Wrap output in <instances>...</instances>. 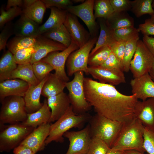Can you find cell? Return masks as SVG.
<instances>
[{"label": "cell", "mask_w": 154, "mask_h": 154, "mask_svg": "<svg viewBox=\"0 0 154 154\" xmlns=\"http://www.w3.org/2000/svg\"><path fill=\"white\" fill-rule=\"evenodd\" d=\"M86 99L97 113L125 124L135 118V108L138 100L135 94L127 95L115 86L84 77Z\"/></svg>", "instance_id": "6da1fadb"}, {"label": "cell", "mask_w": 154, "mask_h": 154, "mask_svg": "<svg viewBox=\"0 0 154 154\" xmlns=\"http://www.w3.org/2000/svg\"><path fill=\"white\" fill-rule=\"evenodd\" d=\"M144 130V127L136 117L123 124L111 148L121 151L135 150L144 153L145 152L143 146Z\"/></svg>", "instance_id": "7a4b0ae2"}, {"label": "cell", "mask_w": 154, "mask_h": 154, "mask_svg": "<svg viewBox=\"0 0 154 154\" xmlns=\"http://www.w3.org/2000/svg\"><path fill=\"white\" fill-rule=\"evenodd\" d=\"M91 117L86 113L76 114L71 105L63 116L54 123L50 124L49 133L45 141L46 145L52 141L63 142L65 133L71 128L81 127Z\"/></svg>", "instance_id": "3957f363"}, {"label": "cell", "mask_w": 154, "mask_h": 154, "mask_svg": "<svg viewBox=\"0 0 154 154\" xmlns=\"http://www.w3.org/2000/svg\"><path fill=\"white\" fill-rule=\"evenodd\" d=\"M90 134L104 142L110 148L113 146L123 124L96 113L90 120Z\"/></svg>", "instance_id": "277c9868"}, {"label": "cell", "mask_w": 154, "mask_h": 154, "mask_svg": "<svg viewBox=\"0 0 154 154\" xmlns=\"http://www.w3.org/2000/svg\"><path fill=\"white\" fill-rule=\"evenodd\" d=\"M0 151L9 152L19 146L35 128L21 123L0 125Z\"/></svg>", "instance_id": "5b68a950"}, {"label": "cell", "mask_w": 154, "mask_h": 154, "mask_svg": "<svg viewBox=\"0 0 154 154\" xmlns=\"http://www.w3.org/2000/svg\"><path fill=\"white\" fill-rule=\"evenodd\" d=\"M1 102L0 125L21 123L26 120L27 113L23 97H8Z\"/></svg>", "instance_id": "8992f818"}, {"label": "cell", "mask_w": 154, "mask_h": 154, "mask_svg": "<svg viewBox=\"0 0 154 154\" xmlns=\"http://www.w3.org/2000/svg\"><path fill=\"white\" fill-rule=\"evenodd\" d=\"M84 72L74 73L73 79L66 82V88L68 91V96L71 105L77 114L86 113L91 106L87 101L84 87Z\"/></svg>", "instance_id": "52a82bcc"}, {"label": "cell", "mask_w": 154, "mask_h": 154, "mask_svg": "<svg viewBox=\"0 0 154 154\" xmlns=\"http://www.w3.org/2000/svg\"><path fill=\"white\" fill-rule=\"evenodd\" d=\"M97 39V37H91L85 44L70 55L66 64L69 76H72L78 71H82L87 74H88L89 58Z\"/></svg>", "instance_id": "ba28073f"}, {"label": "cell", "mask_w": 154, "mask_h": 154, "mask_svg": "<svg viewBox=\"0 0 154 154\" xmlns=\"http://www.w3.org/2000/svg\"><path fill=\"white\" fill-rule=\"evenodd\" d=\"M154 63V57L143 41L139 40L129 67L134 78L149 73Z\"/></svg>", "instance_id": "9c48e42d"}, {"label": "cell", "mask_w": 154, "mask_h": 154, "mask_svg": "<svg viewBox=\"0 0 154 154\" xmlns=\"http://www.w3.org/2000/svg\"><path fill=\"white\" fill-rule=\"evenodd\" d=\"M79 48L72 41L70 45L64 50L52 52L40 61L50 64L55 70L54 73L60 79L67 82L69 78L65 70V65L70 55Z\"/></svg>", "instance_id": "30bf717a"}, {"label": "cell", "mask_w": 154, "mask_h": 154, "mask_svg": "<svg viewBox=\"0 0 154 154\" xmlns=\"http://www.w3.org/2000/svg\"><path fill=\"white\" fill-rule=\"evenodd\" d=\"M63 136L69 142L68 149L65 154H87L92 139L89 124L78 131H68Z\"/></svg>", "instance_id": "8fae6325"}, {"label": "cell", "mask_w": 154, "mask_h": 154, "mask_svg": "<svg viewBox=\"0 0 154 154\" xmlns=\"http://www.w3.org/2000/svg\"><path fill=\"white\" fill-rule=\"evenodd\" d=\"M94 0H86L76 5L68 6V12L80 18L87 27L91 37H96L98 27L94 13Z\"/></svg>", "instance_id": "7c38bea8"}, {"label": "cell", "mask_w": 154, "mask_h": 154, "mask_svg": "<svg viewBox=\"0 0 154 154\" xmlns=\"http://www.w3.org/2000/svg\"><path fill=\"white\" fill-rule=\"evenodd\" d=\"M34 52L30 63L40 61L50 53L55 51H62L67 48L62 44L45 37L42 35L36 38L34 45Z\"/></svg>", "instance_id": "4fadbf2b"}, {"label": "cell", "mask_w": 154, "mask_h": 154, "mask_svg": "<svg viewBox=\"0 0 154 154\" xmlns=\"http://www.w3.org/2000/svg\"><path fill=\"white\" fill-rule=\"evenodd\" d=\"M69 33L72 40L79 48L85 44L91 37L89 32L79 21L77 17L68 12L64 23Z\"/></svg>", "instance_id": "5bb4252c"}, {"label": "cell", "mask_w": 154, "mask_h": 154, "mask_svg": "<svg viewBox=\"0 0 154 154\" xmlns=\"http://www.w3.org/2000/svg\"><path fill=\"white\" fill-rule=\"evenodd\" d=\"M50 126V123H47L35 128L20 145L28 147L35 154L43 150L46 145L45 141L49 135Z\"/></svg>", "instance_id": "9a60e30c"}, {"label": "cell", "mask_w": 154, "mask_h": 154, "mask_svg": "<svg viewBox=\"0 0 154 154\" xmlns=\"http://www.w3.org/2000/svg\"><path fill=\"white\" fill-rule=\"evenodd\" d=\"M88 74L100 82L115 86L126 82L123 72L112 71L100 66H88Z\"/></svg>", "instance_id": "2e32d148"}, {"label": "cell", "mask_w": 154, "mask_h": 154, "mask_svg": "<svg viewBox=\"0 0 154 154\" xmlns=\"http://www.w3.org/2000/svg\"><path fill=\"white\" fill-rule=\"evenodd\" d=\"M132 94L142 101L154 98V82L149 73L134 78L130 82Z\"/></svg>", "instance_id": "e0dca14e"}, {"label": "cell", "mask_w": 154, "mask_h": 154, "mask_svg": "<svg viewBox=\"0 0 154 154\" xmlns=\"http://www.w3.org/2000/svg\"><path fill=\"white\" fill-rule=\"evenodd\" d=\"M135 116L144 127L154 131V98L138 100L135 107Z\"/></svg>", "instance_id": "ac0fdd59"}, {"label": "cell", "mask_w": 154, "mask_h": 154, "mask_svg": "<svg viewBox=\"0 0 154 154\" xmlns=\"http://www.w3.org/2000/svg\"><path fill=\"white\" fill-rule=\"evenodd\" d=\"M29 86L27 82L19 79H11L0 82V102L8 97H23Z\"/></svg>", "instance_id": "d6986e66"}, {"label": "cell", "mask_w": 154, "mask_h": 154, "mask_svg": "<svg viewBox=\"0 0 154 154\" xmlns=\"http://www.w3.org/2000/svg\"><path fill=\"white\" fill-rule=\"evenodd\" d=\"M48 104L51 111L48 123L56 121L66 112L71 106L68 95L63 92L47 98Z\"/></svg>", "instance_id": "ffe728a7"}, {"label": "cell", "mask_w": 154, "mask_h": 154, "mask_svg": "<svg viewBox=\"0 0 154 154\" xmlns=\"http://www.w3.org/2000/svg\"><path fill=\"white\" fill-rule=\"evenodd\" d=\"M48 75L38 85H31L23 97L27 114L34 112L39 109L43 103L40 102L42 89Z\"/></svg>", "instance_id": "44dd1931"}, {"label": "cell", "mask_w": 154, "mask_h": 154, "mask_svg": "<svg viewBox=\"0 0 154 154\" xmlns=\"http://www.w3.org/2000/svg\"><path fill=\"white\" fill-rule=\"evenodd\" d=\"M39 24L22 14L14 24L15 36L37 38L41 35Z\"/></svg>", "instance_id": "7402d4cb"}, {"label": "cell", "mask_w": 154, "mask_h": 154, "mask_svg": "<svg viewBox=\"0 0 154 154\" xmlns=\"http://www.w3.org/2000/svg\"><path fill=\"white\" fill-rule=\"evenodd\" d=\"M51 116V110L47 99H45L42 107L34 112L27 114L26 120L21 123L25 126L36 128L43 124L49 123Z\"/></svg>", "instance_id": "603a6c76"}, {"label": "cell", "mask_w": 154, "mask_h": 154, "mask_svg": "<svg viewBox=\"0 0 154 154\" xmlns=\"http://www.w3.org/2000/svg\"><path fill=\"white\" fill-rule=\"evenodd\" d=\"M50 8V13L48 18L40 26L41 35L63 24L66 19L68 13L66 10L54 7Z\"/></svg>", "instance_id": "cb8c5ba5"}, {"label": "cell", "mask_w": 154, "mask_h": 154, "mask_svg": "<svg viewBox=\"0 0 154 154\" xmlns=\"http://www.w3.org/2000/svg\"><path fill=\"white\" fill-rule=\"evenodd\" d=\"M66 82L58 78L54 73L48 75L42 89L41 95L47 98L63 92Z\"/></svg>", "instance_id": "d4e9b609"}, {"label": "cell", "mask_w": 154, "mask_h": 154, "mask_svg": "<svg viewBox=\"0 0 154 154\" xmlns=\"http://www.w3.org/2000/svg\"><path fill=\"white\" fill-rule=\"evenodd\" d=\"M99 25L100 28V35L95 46L91 52L90 56L102 47L106 46H110L116 41L114 36L113 30L108 27L106 21L100 20Z\"/></svg>", "instance_id": "484cf974"}, {"label": "cell", "mask_w": 154, "mask_h": 154, "mask_svg": "<svg viewBox=\"0 0 154 154\" xmlns=\"http://www.w3.org/2000/svg\"><path fill=\"white\" fill-rule=\"evenodd\" d=\"M16 78L27 82L29 86L37 85L40 82L36 77L30 63L17 65L11 76V79Z\"/></svg>", "instance_id": "4316f807"}, {"label": "cell", "mask_w": 154, "mask_h": 154, "mask_svg": "<svg viewBox=\"0 0 154 154\" xmlns=\"http://www.w3.org/2000/svg\"><path fill=\"white\" fill-rule=\"evenodd\" d=\"M17 65L13 54L8 50L6 51L0 60V82L11 79V74Z\"/></svg>", "instance_id": "83f0119b"}, {"label": "cell", "mask_w": 154, "mask_h": 154, "mask_svg": "<svg viewBox=\"0 0 154 154\" xmlns=\"http://www.w3.org/2000/svg\"><path fill=\"white\" fill-rule=\"evenodd\" d=\"M124 12H114L110 17L106 19L107 25L111 29L115 30L124 27L134 26L133 18Z\"/></svg>", "instance_id": "f1b7e54d"}, {"label": "cell", "mask_w": 154, "mask_h": 154, "mask_svg": "<svg viewBox=\"0 0 154 154\" xmlns=\"http://www.w3.org/2000/svg\"><path fill=\"white\" fill-rule=\"evenodd\" d=\"M42 35L46 38L62 44L66 48L68 47L72 42L70 35L64 24L46 32Z\"/></svg>", "instance_id": "f546056e"}, {"label": "cell", "mask_w": 154, "mask_h": 154, "mask_svg": "<svg viewBox=\"0 0 154 154\" xmlns=\"http://www.w3.org/2000/svg\"><path fill=\"white\" fill-rule=\"evenodd\" d=\"M46 8L41 0H37L33 4L23 9V14L38 24L42 23Z\"/></svg>", "instance_id": "4dcf8cb0"}, {"label": "cell", "mask_w": 154, "mask_h": 154, "mask_svg": "<svg viewBox=\"0 0 154 154\" xmlns=\"http://www.w3.org/2000/svg\"><path fill=\"white\" fill-rule=\"evenodd\" d=\"M34 37L15 36L7 43L6 47L14 54L20 50L33 46L36 40Z\"/></svg>", "instance_id": "1f68e13d"}, {"label": "cell", "mask_w": 154, "mask_h": 154, "mask_svg": "<svg viewBox=\"0 0 154 154\" xmlns=\"http://www.w3.org/2000/svg\"><path fill=\"white\" fill-rule=\"evenodd\" d=\"M94 9L95 19L103 18L106 19L114 12L110 0H95Z\"/></svg>", "instance_id": "d6a6232c"}, {"label": "cell", "mask_w": 154, "mask_h": 154, "mask_svg": "<svg viewBox=\"0 0 154 154\" xmlns=\"http://www.w3.org/2000/svg\"><path fill=\"white\" fill-rule=\"evenodd\" d=\"M153 1V0L131 1V10L137 17H139L146 14L151 16L154 14V11L152 6Z\"/></svg>", "instance_id": "836d02e7"}, {"label": "cell", "mask_w": 154, "mask_h": 154, "mask_svg": "<svg viewBox=\"0 0 154 154\" xmlns=\"http://www.w3.org/2000/svg\"><path fill=\"white\" fill-rule=\"evenodd\" d=\"M139 36L126 41L125 51L123 62V71L128 72L129 70L130 62L135 52Z\"/></svg>", "instance_id": "e575fe53"}, {"label": "cell", "mask_w": 154, "mask_h": 154, "mask_svg": "<svg viewBox=\"0 0 154 154\" xmlns=\"http://www.w3.org/2000/svg\"><path fill=\"white\" fill-rule=\"evenodd\" d=\"M111 52L110 46H106L100 48L89 56L88 63L89 66L101 65L105 62Z\"/></svg>", "instance_id": "d590c367"}, {"label": "cell", "mask_w": 154, "mask_h": 154, "mask_svg": "<svg viewBox=\"0 0 154 154\" xmlns=\"http://www.w3.org/2000/svg\"><path fill=\"white\" fill-rule=\"evenodd\" d=\"M113 30L116 40L126 41L139 36V31L134 26L124 27Z\"/></svg>", "instance_id": "8d00e7d4"}, {"label": "cell", "mask_w": 154, "mask_h": 154, "mask_svg": "<svg viewBox=\"0 0 154 154\" xmlns=\"http://www.w3.org/2000/svg\"><path fill=\"white\" fill-rule=\"evenodd\" d=\"M23 13L22 8L19 7L11 8L7 10L1 8L0 10V28L2 29L5 24L10 22L16 17Z\"/></svg>", "instance_id": "74e56055"}, {"label": "cell", "mask_w": 154, "mask_h": 154, "mask_svg": "<svg viewBox=\"0 0 154 154\" xmlns=\"http://www.w3.org/2000/svg\"><path fill=\"white\" fill-rule=\"evenodd\" d=\"M32 66L34 74L38 81L40 82L54 70L49 64L40 61L33 63Z\"/></svg>", "instance_id": "f35d334b"}, {"label": "cell", "mask_w": 154, "mask_h": 154, "mask_svg": "<svg viewBox=\"0 0 154 154\" xmlns=\"http://www.w3.org/2000/svg\"><path fill=\"white\" fill-rule=\"evenodd\" d=\"M34 51L33 46L19 50L13 54L14 60L17 65L30 63Z\"/></svg>", "instance_id": "ab89813d"}, {"label": "cell", "mask_w": 154, "mask_h": 154, "mask_svg": "<svg viewBox=\"0 0 154 154\" xmlns=\"http://www.w3.org/2000/svg\"><path fill=\"white\" fill-rule=\"evenodd\" d=\"M110 148L101 140L92 138L87 154H107Z\"/></svg>", "instance_id": "60d3db41"}, {"label": "cell", "mask_w": 154, "mask_h": 154, "mask_svg": "<svg viewBox=\"0 0 154 154\" xmlns=\"http://www.w3.org/2000/svg\"><path fill=\"white\" fill-rule=\"evenodd\" d=\"M101 67L114 71H123L122 65L116 55L112 52Z\"/></svg>", "instance_id": "b9f144b4"}, {"label": "cell", "mask_w": 154, "mask_h": 154, "mask_svg": "<svg viewBox=\"0 0 154 154\" xmlns=\"http://www.w3.org/2000/svg\"><path fill=\"white\" fill-rule=\"evenodd\" d=\"M143 148L148 154H154V131L144 127Z\"/></svg>", "instance_id": "7bdbcfd3"}, {"label": "cell", "mask_w": 154, "mask_h": 154, "mask_svg": "<svg viewBox=\"0 0 154 154\" xmlns=\"http://www.w3.org/2000/svg\"><path fill=\"white\" fill-rule=\"evenodd\" d=\"M14 34V24L9 22L6 24L0 34V50H5L9 37Z\"/></svg>", "instance_id": "ee69618b"}, {"label": "cell", "mask_w": 154, "mask_h": 154, "mask_svg": "<svg viewBox=\"0 0 154 154\" xmlns=\"http://www.w3.org/2000/svg\"><path fill=\"white\" fill-rule=\"evenodd\" d=\"M126 41L116 40L110 46L112 51L121 62L123 67V62L125 51Z\"/></svg>", "instance_id": "f6af8a7d"}, {"label": "cell", "mask_w": 154, "mask_h": 154, "mask_svg": "<svg viewBox=\"0 0 154 154\" xmlns=\"http://www.w3.org/2000/svg\"><path fill=\"white\" fill-rule=\"evenodd\" d=\"M114 12H125L131 9V1L129 0H110Z\"/></svg>", "instance_id": "bcb514c9"}, {"label": "cell", "mask_w": 154, "mask_h": 154, "mask_svg": "<svg viewBox=\"0 0 154 154\" xmlns=\"http://www.w3.org/2000/svg\"><path fill=\"white\" fill-rule=\"evenodd\" d=\"M44 4L46 8L54 7L66 10L67 7L73 4L70 0H41Z\"/></svg>", "instance_id": "7dc6e473"}, {"label": "cell", "mask_w": 154, "mask_h": 154, "mask_svg": "<svg viewBox=\"0 0 154 154\" xmlns=\"http://www.w3.org/2000/svg\"><path fill=\"white\" fill-rule=\"evenodd\" d=\"M138 29L144 36L154 35V23L150 19H146L144 23L140 24Z\"/></svg>", "instance_id": "c3c4849f"}, {"label": "cell", "mask_w": 154, "mask_h": 154, "mask_svg": "<svg viewBox=\"0 0 154 154\" xmlns=\"http://www.w3.org/2000/svg\"><path fill=\"white\" fill-rule=\"evenodd\" d=\"M142 41L154 57V38L144 36Z\"/></svg>", "instance_id": "681fc988"}, {"label": "cell", "mask_w": 154, "mask_h": 154, "mask_svg": "<svg viewBox=\"0 0 154 154\" xmlns=\"http://www.w3.org/2000/svg\"><path fill=\"white\" fill-rule=\"evenodd\" d=\"M14 154H35L28 147L19 145L13 150Z\"/></svg>", "instance_id": "f907efd6"}, {"label": "cell", "mask_w": 154, "mask_h": 154, "mask_svg": "<svg viewBox=\"0 0 154 154\" xmlns=\"http://www.w3.org/2000/svg\"><path fill=\"white\" fill-rule=\"evenodd\" d=\"M23 4V0H8L5 9L7 10L11 8L15 7H22Z\"/></svg>", "instance_id": "816d5d0a"}, {"label": "cell", "mask_w": 154, "mask_h": 154, "mask_svg": "<svg viewBox=\"0 0 154 154\" xmlns=\"http://www.w3.org/2000/svg\"><path fill=\"white\" fill-rule=\"evenodd\" d=\"M37 0H23V4L22 7V9L26 8L31 6L36 2Z\"/></svg>", "instance_id": "f5cc1de1"}, {"label": "cell", "mask_w": 154, "mask_h": 154, "mask_svg": "<svg viewBox=\"0 0 154 154\" xmlns=\"http://www.w3.org/2000/svg\"><path fill=\"white\" fill-rule=\"evenodd\" d=\"M123 154H145L135 150H128L124 151Z\"/></svg>", "instance_id": "db71d44e"}, {"label": "cell", "mask_w": 154, "mask_h": 154, "mask_svg": "<svg viewBox=\"0 0 154 154\" xmlns=\"http://www.w3.org/2000/svg\"><path fill=\"white\" fill-rule=\"evenodd\" d=\"M124 151H116L110 148L107 154H123Z\"/></svg>", "instance_id": "11a10c76"}, {"label": "cell", "mask_w": 154, "mask_h": 154, "mask_svg": "<svg viewBox=\"0 0 154 154\" xmlns=\"http://www.w3.org/2000/svg\"><path fill=\"white\" fill-rule=\"evenodd\" d=\"M149 74L153 81L154 82V63L151 69L150 70Z\"/></svg>", "instance_id": "9f6ffc18"}, {"label": "cell", "mask_w": 154, "mask_h": 154, "mask_svg": "<svg viewBox=\"0 0 154 154\" xmlns=\"http://www.w3.org/2000/svg\"><path fill=\"white\" fill-rule=\"evenodd\" d=\"M85 0H72V2L73 3H81L84 2Z\"/></svg>", "instance_id": "6f0895ef"}, {"label": "cell", "mask_w": 154, "mask_h": 154, "mask_svg": "<svg viewBox=\"0 0 154 154\" xmlns=\"http://www.w3.org/2000/svg\"><path fill=\"white\" fill-rule=\"evenodd\" d=\"M150 19L154 23V14L151 16Z\"/></svg>", "instance_id": "680465c9"}, {"label": "cell", "mask_w": 154, "mask_h": 154, "mask_svg": "<svg viewBox=\"0 0 154 154\" xmlns=\"http://www.w3.org/2000/svg\"><path fill=\"white\" fill-rule=\"evenodd\" d=\"M152 8L154 11V0H153L152 4Z\"/></svg>", "instance_id": "91938a15"}]
</instances>
